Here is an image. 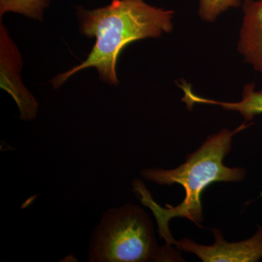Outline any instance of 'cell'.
<instances>
[{"label": "cell", "instance_id": "cell-1", "mask_svg": "<svg viewBox=\"0 0 262 262\" xmlns=\"http://www.w3.org/2000/svg\"><path fill=\"white\" fill-rule=\"evenodd\" d=\"M82 35L95 38L89 56L80 64L53 77V89L61 87L72 76L88 68L97 70L103 83L118 86L116 67L122 51L130 43L159 38L173 30V10L153 6L144 0H113L94 10L76 8Z\"/></svg>", "mask_w": 262, "mask_h": 262}, {"label": "cell", "instance_id": "cell-2", "mask_svg": "<svg viewBox=\"0 0 262 262\" xmlns=\"http://www.w3.org/2000/svg\"><path fill=\"white\" fill-rule=\"evenodd\" d=\"M250 125L251 124L244 123L235 130L224 129L210 136L178 168L173 170L147 168L141 172L143 178L159 185H182L185 191V198L179 206H160L153 200L144 183L139 179L133 182V191L141 203L152 212L160 237L165 239L167 244L172 245L175 242L168 228V222L171 219H188L198 227H203L201 196L207 187L215 182H236L244 179L246 172L244 169L229 168L224 165L223 160L232 149L234 136Z\"/></svg>", "mask_w": 262, "mask_h": 262}, {"label": "cell", "instance_id": "cell-3", "mask_svg": "<svg viewBox=\"0 0 262 262\" xmlns=\"http://www.w3.org/2000/svg\"><path fill=\"white\" fill-rule=\"evenodd\" d=\"M158 246L149 215L141 207L127 204L112 208L101 218L90 242L91 262L177 261L170 247Z\"/></svg>", "mask_w": 262, "mask_h": 262}, {"label": "cell", "instance_id": "cell-4", "mask_svg": "<svg viewBox=\"0 0 262 262\" xmlns=\"http://www.w3.org/2000/svg\"><path fill=\"white\" fill-rule=\"evenodd\" d=\"M0 58H1V88L13 98L24 121L37 117L39 104L36 98L24 87L20 78L21 56L12 41L5 26H0Z\"/></svg>", "mask_w": 262, "mask_h": 262}, {"label": "cell", "instance_id": "cell-5", "mask_svg": "<svg viewBox=\"0 0 262 262\" xmlns=\"http://www.w3.org/2000/svg\"><path fill=\"white\" fill-rule=\"evenodd\" d=\"M215 237L212 246L196 244L189 239L176 241L181 251L192 253L205 262H254L262 257V227L252 237L241 242L225 241L219 229H212Z\"/></svg>", "mask_w": 262, "mask_h": 262}, {"label": "cell", "instance_id": "cell-6", "mask_svg": "<svg viewBox=\"0 0 262 262\" xmlns=\"http://www.w3.org/2000/svg\"><path fill=\"white\" fill-rule=\"evenodd\" d=\"M237 51L262 77V0H244Z\"/></svg>", "mask_w": 262, "mask_h": 262}, {"label": "cell", "instance_id": "cell-7", "mask_svg": "<svg viewBox=\"0 0 262 262\" xmlns=\"http://www.w3.org/2000/svg\"><path fill=\"white\" fill-rule=\"evenodd\" d=\"M178 85L184 92L182 101L187 104L189 110L196 103L216 105L226 110L238 112L246 121H251L253 117L262 115V90L256 91V84L253 82L245 84L243 89L242 99L237 102H225L202 97L194 94L191 84L184 80L181 81Z\"/></svg>", "mask_w": 262, "mask_h": 262}, {"label": "cell", "instance_id": "cell-8", "mask_svg": "<svg viewBox=\"0 0 262 262\" xmlns=\"http://www.w3.org/2000/svg\"><path fill=\"white\" fill-rule=\"evenodd\" d=\"M50 4L51 0H0V17L7 13H15L42 21L45 10Z\"/></svg>", "mask_w": 262, "mask_h": 262}, {"label": "cell", "instance_id": "cell-9", "mask_svg": "<svg viewBox=\"0 0 262 262\" xmlns=\"http://www.w3.org/2000/svg\"><path fill=\"white\" fill-rule=\"evenodd\" d=\"M198 15L201 20L213 23L225 12L241 8L243 0H198Z\"/></svg>", "mask_w": 262, "mask_h": 262}]
</instances>
